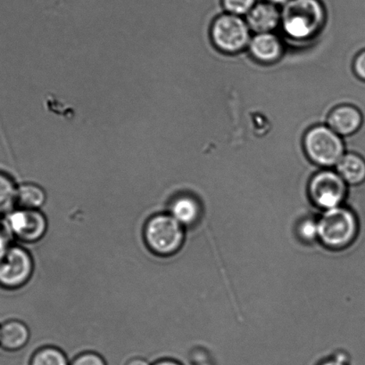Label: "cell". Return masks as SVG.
Wrapping results in <instances>:
<instances>
[{"mask_svg":"<svg viewBox=\"0 0 365 365\" xmlns=\"http://www.w3.org/2000/svg\"><path fill=\"white\" fill-rule=\"evenodd\" d=\"M359 232V216L346 207L325 210L318 220V240L329 249L348 248L356 242Z\"/></svg>","mask_w":365,"mask_h":365,"instance_id":"1","label":"cell"},{"mask_svg":"<svg viewBox=\"0 0 365 365\" xmlns=\"http://www.w3.org/2000/svg\"><path fill=\"white\" fill-rule=\"evenodd\" d=\"M146 248L154 255L168 257L180 252L185 241V227L169 213L150 217L143 229Z\"/></svg>","mask_w":365,"mask_h":365,"instance_id":"2","label":"cell"},{"mask_svg":"<svg viewBox=\"0 0 365 365\" xmlns=\"http://www.w3.org/2000/svg\"><path fill=\"white\" fill-rule=\"evenodd\" d=\"M281 21L289 37L309 38L323 26L324 7L318 0H291L282 11Z\"/></svg>","mask_w":365,"mask_h":365,"instance_id":"3","label":"cell"},{"mask_svg":"<svg viewBox=\"0 0 365 365\" xmlns=\"http://www.w3.org/2000/svg\"><path fill=\"white\" fill-rule=\"evenodd\" d=\"M34 272L31 253L18 245H11L0 257V288L16 291L30 282Z\"/></svg>","mask_w":365,"mask_h":365,"instance_id":"4","label":"cell"},{"mask_svg":"<svg viewBox=\"0 0 365 365\" xmlns=\"http://www.w3.org/2000/svg\"><path fill=\"white\" fill-rule=\"evenodd\" d=\"M1 222L12 240L28 245L41 241L49 227L48 220L41 210L14 207Z\"/></svg>","mask_w":365,"mask_h":365,"instance_id":"5","label":"cell"},{"mask_svg":"<svg viewBox=\"0 0 365 365\" xmlns=\"http://www.w3.org/2000/svg\"><path fill=\"white\" fill-rule=\"evenodd\" d=\"M305 148L310 160L319 166L337 165L344 156L341 135L330 127L318 126L307 132Z\"/></svg>","mask_w":365,"mask_h":365,"instance_id":"6","label":"cell"},{"mask_svg":"<svg viewBox=\"0 0 365 365\" xmlns=\"http://www.w3.org/2000/svg\"><path fill=\"white\" fill-rule=\"evenodd\" d=\"M309 195L314 205L325 210L342 205L348 195V184L334 171H321L312 178Z\"/></svg>","mask_w":365,"mask_h":365,"instance_id":"7","label":"cell"},{"mask_svg":"<svg viewBox=\"0 0 365 365\" xmlns=\"http://www.w3.org/2000/svg\"><path fill=\"white\" fill-rule=\"evenodd\" d=\"M249 27L246 21L235 14H225L214 21L212 38L214 45L221 51L237 53L250 42Z\"/></svg>","mask_w":365,"mask_h":365,"instance_id":"8","label":"cell"},{"mask_svg":"<svg viewBox=\"0 0 365 365\" xmlns=\"http://www.w3.org/2000/svg\"><path fill=\"white\" fill-rule=\"evenodd\" d=\"M30 338V329L24 322L11 319L0 324V349L5 351H20L26 346Z\"/></svg>","mask_w":365,"mask_h":365,"instance_id":"9","label":"cell"},{"mask_svg":"<svg viewBox=\"0 0 365 365\" xmlns=\"http://www.w3.org/2000/svg\"><path fill=\"white\" fill-rule=\"evenodd\" d=\"M328 123L336 133L346 137L359 131L363 124V115L355 106H339L330 114Z\"/></svg>","mask_w":365,"mask_h":365,"instance_id":"10","label":"cell"},{"mask_svg":"<svg viewBox=\"0 0 365 365\" xmlns=\"http://www.w3.org/2000/svg\"><path fill=\"white\" fill-rule=\"evenodd\" d=\"M281 19V14L273 4L260 3L250 10L246 24L257 34H268L277 28Z\"/></svg>","mask_w":365,"mask_h":365,"instance_id":"11","label":"cell"},{"mask_svg":"<svg viewBox=\"0 0 365 365\" xmlns=\"http://www.w3.org/2000/svg\"><path fill=\"white\" fill-rule=\"evenodd\" d=\"M249 46L254 57L262 63H274L281 56V42L271 32L257 34L250 41Z\"/></svg>","mask_w":365,"mask_h":365,"instance_id":"12","label":"cell"},{"mask_svg":"<svg viewBox=\"0 0 365 365\" xmlns=\"http://www.w3.org/2000/svg\"><path fill=\"white\" fill-rule=\"evenodd\" d=\"M200 210L198 200L192 196L179 195L171 200L168 213L186 228L198 222Z\"/></svg>","mask_w":365,"mask_h":365,"instance_id":"13","label":"cell"},{"mask_svg":"<svg viewBox=\"0 0 365 365\" xmlns=\"http://www.w3.org/2000/svg\"><path fill=\"white\" fill-rule=\"evenodd\" d=\"M337 170L349 185H362L365 182V160L356 153L344 155L337 164Z\"/></svg>","mask_w":365,"mask_h":365,"instance_id":"14","label":"cell"},{"mask_svg":"<svg viewBox=\"0 0 365 365\" xmlns=\"http://www.w3.org/2000/svg\"><path fill=\"white\" fill-rule=\"evenodd\" d=\"M46 202V195L41 186L24 184L16 190V207L25 210H41Z\"/></svg>","mask_w":365,"mask_h":365,"instance_id":"15","label":"cell"},{"mask_svg":"<svg viewBox=\"0 0 365 365\" xmlns=\"http://www.w3.org/2000/svg\"><path fill=\"white\" fill-rule=\"evenodd\" d=\"M30 365H70L66 353L56 346H46L36 350Z\"/></svg>","mask_w":365,"mask_h":365,"instance_id":"16","label":"cell"},{"mask_svg":"<svg viewBox=\"0 0 365 365\" xmlns=\"http://www.w3.org/2000/svg\"><path fill=\"white\" fill-rule=\"evenodd\" d=\"M17 186L12 178L0 173V217H4L16 207Z\"/></svg>","mask_w":365,"mask_h":365,"instance_id":"17","label":"cell"},{"mask_svg":"<svg viewBox=\"0 0 365 365\" xmlns=\"http://www.w3.org/2000/svg\"><path fill=\"white\" fill-rule=\"evenodd\" d=\"M255 2L256 0H223L225 9L235 16L249 14L255 6Z\"/></svg>","mask_w":365,"mask_h":365,"instance_id":"18","label":"cell"},{"mask_svg":"<svg viewBox=\"0 0 365 365\" xmlns=\"http://www.w3.org/2000/svg\"><path fill=\"white\" fill-rule=\"evenodd\" d=\"M299 235L303 241L311 242L318 240V220H304L299 225Z\"/></svg>","mask_w":365,"mask_h":365,"instance_id":"19","label":"cell"},{"mask_svg":"<svg viewBox=\"0 0 365 365\" xmlns=\"http://www.w3.org/2000/svg\"><path fill=\"white\" fill-rule=\"evenodd\" d=\"M70 365H107L106 361L99 354L87 351L80 354L71 361Z\"/></svg>","mask_w":365,"mask_h":365,"instance_id":"20","label":"cell"},{"mask_svg":"<svg viewBox=\"0 0 365 365\" xmlns=\"http://www.w3.org/2000/svg\"><path fill=\"white\" fill-rule=\"evenodd\" d=\"M11 245H12V238L1 222L0 223V257L9 248Z\"/></svg>","mask_w":365,"mask_h":365,"instance_id":"21","label":"cell"},{"mask_svg":"<svg viewBox=\"0 0 365 365\" xmlns=\"http://www.w3.org/2000/svg\"><path fill=\"white\" fill-rule=\"evenodd\" d=\"M354 69H355L357 76L365 81V50L356 57L355 63H354Z\"/></svg>","mask_w":365,"mask_h":365,"instance_id":"22","label":"cell"},{"mask_svg":"<svg viewBox=\"0 0 365 365\" xmlns=\"http://www.w3.org/2000/svg\"><path fill=\"white\" fill-rule=\"evenodd\" d=\"M320 365H349L346 363V360L345 357L343 356H337L335 359H329L327 361H324V363H321Z\"/></svg>","mask_w":365,"mask_h":365,"instance_id":"23","label":"cell"},{"mask_svg":"<svg viewBox=\"0 0 365 365\" xmlns=\"http://www.w3.org/2000/svg\"><path fill=\"white\" fill-rule=\"evenodd\" d=\"M125 365H152L148 360L143 359V357H132L128 360Z\"/></svg>","mask_w":365,"mask_h":365,"instance_id":"24","label":"cell"},{"mask_svg":"<svg viewBox=\"0 0 365 365\" xmlns=\"http://www.w3.org/2000/svg\"><path fill=\"white\" fill-rule=\"evenodd\" d=\"M152 365H182L180 362H178L176 360L174 359H161L156 361V363L152 364Z\"/></svg>","mask_w":365,"mask_h":365,"instance_id":"25","label":"cell"},{"mask_svg":"<svg viewBox=\"0 0 365 365\" xmlns=\"http://www.w3.org/2000/svg\"><path fill=\"white\" fill-rule=\"evenodd\" d=\"M269 1L273 3H284L286 0H269Z\"/></svg>","mask_w":365,"mask_h":365,"instance_id":"26","label":"cell"}]
</instances>
